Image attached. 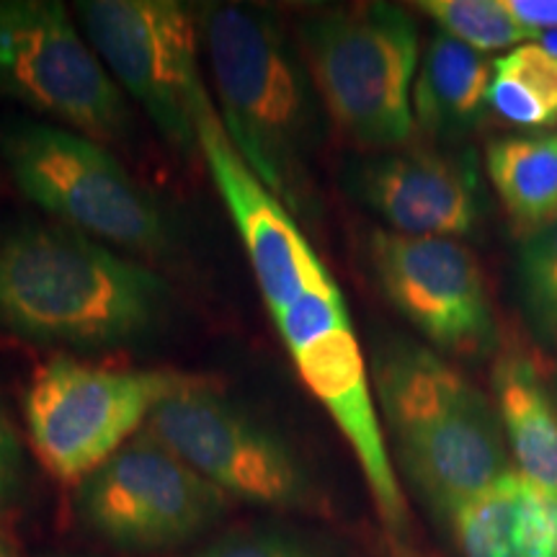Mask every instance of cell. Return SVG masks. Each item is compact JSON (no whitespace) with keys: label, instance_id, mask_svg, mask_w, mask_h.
I'll return each instance as SVG.
<instances>
[{"label":"cell","instance_id":"11","mask_svg":"<svg viewBox=\"0 0 557 557\" xmlns=\"http://www.w3.org/2000/svg\"><path fill=\"white\" fill-rule=\"evenodd\" d=\"M367 261L387 302L444 354L485 357L496 346V312L478 256L459 240L408 238L374 230Z\"/></svg>","mask_w":557,"mask_h":557},{"label":"cell","instance_id":"17","mask_svg":"<svg viewBox=\"0 0 557 557\" xmlns=\"http://www.w3.org/2000/svg\"><path fill=\"white\" fill-rule=\"evenodd\" d=\"M487 107L519 127L557 122V54L542 45H521L493 60Z\"/></svg>","mask_w":557,"mask_h":557},{"label":"cell","instance_id":"20","mask_svg":"<svg viewBox=\"0 0 557 557\" xmlns=\"http://www.w3.org/2000/svg\"><path fill=\"white\" fill-rule=\"evenodd\" d=\"M191 557H325L315 542L289 532L227 534Z\"/></svg>","mask_w":557,"mask_h":557},{"label":"cell","instance_id":"12","mask_svg":"<svg viewBox=\"0 0 557 557\" xmlns=\"http://www.w3.org/2000/svg\"><path fill=\"white\" fill-rule=\"evenodd\" d=\"M348 191L389 230L408 238H462L483 214V194L470 152L406 145L374 152L346 173Z\"/></svg>","mask_w":557,"mask_h":557},{"label":"cell","instance_id":"21","mask_svg":"<svg viewBox=\"0 0 557 557\" xmlns=\"http://www.w3.org/2000/svg\"><path fill=\"white\" fill-rule=\"evenodd\" d=\"M21 475H24V451L11 421L0 408V508L16 496Z\"/></svg>","mask_w":557,"mask_h":557},{"label":"cell","instance_id":"18","mask_svg":"<svg viewBox=\"0 0 557 557\" xmlns=\"http://www.w3.org/2000/svg\"><path fill=\"white\" fill-rule=\"evenodd\" d=\"M418 9L436 21L438 32L478 52L513 50L529 39V32L506 9V0H423Z\"/></svg>","mask_w":557,"mask_h":557},{"label":"cell","instance_id":"1","mask_svg":"<svg viewBox=\"0 0 557 557\" xmlns=\"http://www.w3.org/2000/svg\"><path fill=\"white\" fill-rule=\"evenodd\" d=\"M171 289L156 271L65 225L0 233V329L37 344L103 351L156 333Z\"/></svg>","mask_w":557,"mask_h":557},{"label":"cell","instance_id":"10","mask_svg":"<svg viewBox=\"0 0 557 557\" xmlns=\"http://www.w3.org/2000/svg\"><path fill=\"white\" fill-rule=\"evenodd\" d=\"M75 506L90 532L111 545L160 553L212 527L227 496L143 431L81 480Z\"/></svg>","mask_w":557,"mask_h":557},{"label":"cell","instance_id":"4","mask_svg":"<svg viewBox=\"0 0 557 557\" xmlns=\"http://www.w3.org/2000/svg\"><path fill=\"white\" fill-rule=\"evenodd\" d=\"M297 41L325 114L357 148L410 145L418 29L408 11L389 3L323 11L299 24Z\"/></svg>","mask_w":557,"mask_h":557},{"label":"cell","instance_id":"14","mask_svg":"<svg viewBox=\"0 0 557 557\" xmlns=\"http://www.w3.org/2000/svg\"><path fill=\"white\" fill-rule=\"evenodd\" d=\"M493 389L519 475L557 498V406L540 364L524 348L506 346L493 367Z\"/></svg>","mask_w":557,"mask_h":557},{"label":"cell","instance_id":"7","mask_svg":"<svg viewBox=\"0 0 557 557\" xmlns=\"http://www.w3.org/2000/svg\"><path fill=\"white\" fill-rule=\"evenodd\" d=\"M0 96L101 145L132 129L127 94L52 0H0Z\"/></svg>","mask_w":557,"mask_h":557},{"label":"cell","instance_id":"23","mask_svg":"<svg viewBox=\"0 0 557 557\" xmlns=\"http://www.w3.org/2000/svg\"><path fill=\"white\" fill-rule=\"evenodd\" d=\"M0 557H11L9 547H5V542H3V540H0Z\"/></svg>","mask_w":557,"mask_h":557},{"label":"cell","instance_id":"22","mask_svg":"<svg viewBox=\"0 0 557 557\" xmlns=\"http://www.w3.org/2000/svg\"><path fill=\"white\" fill-rule=\"evenodd\" d=\"M506 9L529 32V39L557 29V0H506Z\"/></svg>","mask_w":557,"mask_h":557},{"label":"cell","instance_id":"3","mask_svg":"<svg viewBox=\"0 0 557 557\" xmlns=\"http://www.w3.org/2000/svg\"><path fill=\"white\" fill-rule=\"evenodd\" d=\"M372 387L403 470L438 519L455 524L470 500L508 472L498 410L429 346L380 341Z\"/></svg>","mask_w":557,"mask_h":557},{"label":"cell","instance_id":"9","mask_svg":"<svg viewBox=\"0 0 557 557\" xmlns=\"http://www.w3.org/2000/svg\"><path fill=\"white\" fill-rule=\"evenodd\" d=\"M145 434L225 496L282 511L315 506V485L295 449L214 385L163 403L150 416Z\"/></svg>","mask_w":557,"mask_h":557},{"label":"cell","instance_id":"16","mask_svg":"<svg viewBox=\"0 0 557 557\" xmlns=\"http://www.w3.org/2000/svg\"><path fill=\"white\" fill-rule=\"evenodd\" d=\"M485 163L521 238L557 222V135L498 137Z\"/></svg>","mask_w":557,"mask_h":557},{"label":"cell","instance_id":"6","mask_svg":"<svg viewBox=\"0 0 557 557\" xmlns=\"http://www.w3.org/2000/svg\"><path fill=\"white\" fill-rule=\"evenodd\" d=\"M207 385L173 369H107L58 357L34 372L26 389V431L50 475L81 483L143 434L163 403Z\"/></svg>","mask_w":557,"mask_h":557},{"label":"cell","instance_id":"15","mask_svg":"<svg viewBox=\"0 0 557 557\" xmlns=\"http://www.w3.org/2000/svg\"><path fill=\"white\" fill-rule=\"evenodd\" d=\"M493 62L449 34L436 32L418 62L413 83L416 127L429 137L457 139L483 122Z\"/></svg>","mask_w":557,"mask_h":557},{"label":"cell","instance_id":"19","mask_svg":"<svg viewBox=\"0 0 557 557\" xmlns=\"http://www.w3.org/2000/svg\"><path fill=\"white\" fill-rule=\"evenodd\" d=\"M519 284L534 329L545 338L557 341V222L524 238Z\"/></svg>","mask_w":557,"mask_h":557},{"label":"cell","instance_id":"5","mask_svg":"<svg viewBox=\"0 0 557 557\" xmlns=\"http://www.w3.org/2000/svg\"><path fill=\"white\" fill-rule=\"evenodd\" d=\"M13 184L58 225L132 253H163L173 233L150 191L101 143L47 122L0 127Z\"/></svg>","mask_w":557,"mask_h":557},{"label":"cell","instance_id":"2","mask_svg":"<svg viewBox=\"0 0 557 557\" xmlns=\"http://www.w3.org/2000/svg\"><path fill=\"white\" fill-rule=\"evenodd\" d=\"M218 114L263 189L310 220V158L320 143V101L299 47L269 9L214 3L199 16Z\"/></svg>","mask_w":557,"mask_h":557},{"label":"cell","instance_id":"13","mask_svg":"<svg viewBox=\"0 0 557 557\" xmlns=\"http://www.w3.org/2000/svg\"><path fill=\"white\" fill-rule=\"evenodd\" d=\"M465 557H557V498L506 472L455 519Z\"/></svg>","mask_w":557,"mask_h":557},{"label":"cell","instance_id":"8","mask_svg":"<svg viewBox=\"0 0 557 557\" xmlns=\"http://www.w3.org/2000/svg\"><path fill=\"white\" fill-rule=\"evenodd\" d=\"M75 16L111 78L181 156H197L199 16L176 0H81Z\"/></svg>","mask_w":557,"mask_h":557}]
</instances>
